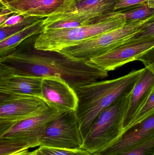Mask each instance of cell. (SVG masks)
I'll use <instances>...</instances> for the list:
<instances>
[{
    "mask_svg": "<svg viewBox=\"0 0 154 155\" xmlns=\"http://www.w3.org/2000/svg\"><path fill=\"white\" fill-rule=\"evenodd\" d=\"M83 26L79 22L73 21H63L49 24L44 26V30L70 29Z\"/></svg>",
    "mask_w": 154,
    "mask_h": 155,
    "instance_id": "cell-24",
    "label": "cell"
},
{
    "mask_svg": "<svg viewBox=\"0 0 154 155\" xmlns=\"http://www.w3.org/2000/svg\"><path fill=\"white\" fill-rule=\"evenodd\" d=\"M144 69L122 77L97 81L75 89L78 102L75 111L83 141L101 113L117 98L132 92Z\"/></svg>",
    "mask_w": 154,
    "mask_h": 155,
    "instance_id": "cell-2",
    "label": "cell"
},
{
    "mask_svg": "<svg viewBox=\"0 0 154 155\" xmlns=\"http://www.w3.org/2000/svg\"><path fill=\"white\" fill-rule=\"evenodd\" d=\"M154 87V73L145 67L131 92L123 124V133L130 126L136 116L145 104Z\"/></svg>",
    "mask_w": 154,
    "mask_h": 155,
    "instance_id": "cell-14",
    "label": "cell"
},
{
    "mask_svg": "<svg viewBox=\"0 0 154 155\" xmlns=\"http://www.w3.org/2000/svg\"><path fill=\"white\" fill-rule=\"evenodd\" d=\"M148 3L151 6L154 7V0H149Z\"/></svg>",
    "mask_w": 154,
    "mask_h": 155,
    "instance_id": "cell-30",
    "label": "cell"
},
{
    "mask_svg": "<svg viewBox=\"0 0 154 155\" xmlns=\"http://www.w3.org/2000/svg\"><path fill=\"white\" fill-rule=\"evenodd\" d=\"M125 19L126 23L144 21L154 16V7L148 2L121 12Z\"/></svg>",
    "mask_w": 154,
    "mask_h": 155,
    "instance_id": "cell-17",
    "label": "cell"
},
{
    "mask_svg": "<svg viewBox=\"0 0 154 155\" xmlns=\"http://www.w3.org/2000/svg\"><path fill=\"white\" fill-rule=\"evenodd\" d=\"M131 93L117 98L101 113L83 141L82 149L96 155L121 137Z\"/></svg>",
    "mask_w": 154,
    "mask_h": 155,
    "instance_id": "cell-4",
    "label": "cell"
},
{
    "mask_svg": "<svg viewBox=\"0 0 154 155\" xmlns=\"http://www.w3.org/2000/svg\"><path fill=\"white\" fill-rule=\"evenodd\" d=\"M39 149L48 155H93L85 149H68L39 146Z\"/></svg>",
    "mask_w": 154,
    "mask_h": 155,
    "instance_id": "cell-21",
    "label": "cell"
},
{
    "mask_svg": "<svg viewBox=\"0 0 154 155\" xmlns=\"http://www.w3.org/2000/svg\"><path fill=\"white\" fill-rule=\"evenodd\" d=\"M30 148L29 144L20 140L0 137V155H11Z\"/></svg>",
    "mask_w": 154,
    "mask_h": 155,
    "instance_id": "cell-18",
    "label": "cell"
},
{
    "mask_svg": "<svg viewBox=\"0 0 154 155\" xmlns=\"http://www.w3.org/2000/svg\"><path fill=\"white\" fill-rule=\"evenodd\" d=\"M117 1L67 0L54 13L43 19V26L63 21H76L83 26L100 22L115 13Z\"/></svg>",
    "mask_w": 154,
    "mask_h": 155,
    "instance_id": "cell-6",
    "label": "cell"
},
{
    "mask_svg": "<svg viewBox=\"0 0 154 155\" xmlns=\"http://www.w3.org/2000/svg\"><path fill=\"white\" fill-rule=\"evenodd\" d=\"M42 78L0 68V94L29 95L44 100L41 90Z\"/></svg>",
    "mask_w": 154,
    "mask_h": 155,
    "instance_id": "cell-13",
    "label": "cell"
},
{
    "mask_svg": "<svg viewBox=\"0 0 154 155\" xmlns=\"http://www.w3.org/2000/svg\"><path fill=\"white\" fill-rule=\"evenodd\" d=\"M67 0H0L1 6L14 14L25 17L47 18L61 7Z\"/></svg>",
    "mask_w": 154,
    "mask_h": 155,
    "instance_id": "cell-15",
    "label": "cell"
},
{
    "mask_svg": "<svg viewBox=\"0 0 154 155\" xmlns=\"http://www.w3.org/2000/svg\"><path fill=\"white\" fill-rule=\"evenodd\" d=\"M30 152L28 150H24L19 153H16L11 155H29Z\"/></svg>",
    "mask_w": 154,
    "mask_h": 155,
    "instance_id": "cell-29",
    "label": "cell"
},
{
    "mask_svg": "<svg viewBox=\"0 0 154 155\" xmlns=\"http://www.w3.org/2000/svg\"><path fill=\"white\" fill-rule=\"evenodd\" d=\"M83 140L75 111L61 112L46 127L40 146L60 149L82 148Z\"/></svg>",
    "mask_w": 154,
    "mask_h": 155,
    "instance_id": "cell-7",
    "label": "cell"
},
{
    "mask_svg": "<svg viewBox=\"0 0 154 155\" xmlns=\"http://www.w3.org/2000/svg\"><path fill=\"white\" fill-rule=\"evenodd\" d=\"M151 18L126 23L123 27L64 48L60 51L74 58L90 61L109 52L125 42L137 32L143 24Z\"/></svg>",
    "mask_w": 154,
    "mask_h": 155,
    "instance_id": "cell-5",
    "label": "cell"
},
{
    "mask_svg": "<svg viewBox=\"0 0 154 155\" xmlns=\"http://www.w3.org/2000/svg\"><path fill=\"white\" fill-rule=\"evenodd\" d=\"M154 46V37L127 40L109 52L90 60L94 64L108 72L137 61L138 57Z\"/></svg>",
    "mask_w": 154,
    "mask_h": 155,
    "instance_id": "cell-9",
    "label": "cell"
},
{
    "mask_svg": "<svg viewBox=\"0 0 154 155\" xmlns=\"http://www.w3.org/2000/svg\"><path fill=\"white\" fill-rule=\"evenodd\" d=\"M48 105L37 97L0 94V136L17 123L39 114Z\"/></svg>",
    "mask_w": 154,
    "mask_h": 155,
    "instance_id": "cell-8",
    "label": "cell"
},
{
    "mask_svg": "<svg viewBox=\"0 0 154 155\" xmlns=\"http://www.w3.org/2000/svg\"><path fill=\"white\" fill-rule=\"evenodd\" d=\"M44 19L38 16L25 17L20 22L9 27H0V42L8 37L23 31L25 28L35 23L36 22Z\"/></svg>",
    "mask_w": 154,
    "mask_h": 155,
    "instance_id": "cell-19",
    "label": "cell"
},
{
    "mask_svg": "<svg viewBox=\"0 0 154 155\" xmlns=\"http://www.w3.org/2000/svg\"><path fill=\"white\" fill-rule=\"evenodd\" d=\"M62 112L48 105L35 115L17 123L0 137L20 140L31 148L40 146V140L48 124Z\"/></svg>",
    "mask_w": 154,
    "mask_h": 155,
    "instance_id": "cell-10",
    "label": "cell"
},
{
    "mask_svg": "<svg viewBox=\"0 0 154 155\" xmlns=\"http://www.w3.org/2000/svg\"><path fill=\"white\" fill-rule=\"evenodd\" d=\"M25 16L20 14H14L9 17L5 21L0 25V27H9L15 25L20 22L24 19Z\"/></svg>",
    "mask_w": 154,
    "mask_h": 155,
    "instance_id": "cell-27",
    "label": "cell"
},
{
    "mask_svg": "<svg viewBox=\"0 0 154 155\" xmlns=\"http://www.w3.org/2000/svg\"><path fill=\"white\" fill-rule=\"evenodd\" d=\"M154 138V110L135 125L125 131L114 143L96 155H110L139 145Z\"/></svg>",
    "mask_w": 154,
    "mask_h": 155,
    "instance_id": "cell-12",
    "label": "cell"
},
{
    "mask_svg": "<svg viewBox=\"0 0 154 155\" xmlns=\"http://www.w3.org/2000/svg\"><path fill=\"white\" fill-rule=\"evenodd\" d=\"M154 110V87L152 91V93H151V94L149 96V98H148L147 101L146 103L145 104L141 110L139 111L137 114L136 116L134 118L133 121H132L130 126L128 127L127 129L137 124H138L139 122H141L142 120H143L144 118H145L148 115L150 114Z\"/></svg>",
    "mask_w": 154,
    "mask_h": 155,
    "instance_id": "cell-22",
    "label": "cell"
},
{
    "mask_svg": "<svg viewBox=\"0 0 154 155\" xmlns=\"http://www.w3.org/2000/svg\"><path fill=\"white\" fill-rule=\"evenodd\" d=\"M125 24L124 15L115 12L97 23L70 29L44 30L36 37L34 47L38 50L60 51Z\"/></svg>",
    "mask_w": 154,
    "mask_h": 155,
    "instance_id": "cell-3",
    "label": "cell"
},
{
    "mask_svg": "<svg viewBox=\"0 0 154 155\" xmlns=\"http://www.w3.org/2000/svg\"><path fill=\"white\" fill-rule=\"evenodd\" d=\"M41 90L46 103L58 111H76L78 102L76 91L61 78L42 77Z\"/></svg>",
    "mask_w": 154,
    "mask_h": 155,
    "instance_id": "cell-11",
    "label": "cell"
},
{
    "mask_svg": "<svg viewBox=\"0 0 154 155\" xmlns=\"http://www.w3.org/2000/svg\"><path fill=\"white\" fill-rule=\"evenodd\" d=\"M154 37V16L143 24L136 33L128 40H136Z\"/></svg>",
    "mask_w": 154,
    "mask_h": 155,
    "instance_id": "cell-23",
    "label": "cell"
},
{
    "mask_svg": "<svg viewBox=\"0 0 154 155\" xmlns=\"http://www.w3.org/2000/svg\"><path fill=\"white\" fill-rule=\"evenodd\" d=\"M149 0H118L115 8V12L119 13L148 2Z\"/></svg>",
    "mask_w": 154,
    "mask_h": 155,
    "instance_id": "cell-25",
    "label": "cell"
},
{
    "mask_svg": "<svg viewBox=\"0 0 154 155\" xmlns=\"http://www.w3.org/2000/svg\"><path fill=\"white\" fill-rule=\"evenodd\" d=\"M29 155H48L42 152L38 148V149L30 152Z\"/></svg>",
    "mask_w": 154,
    "mask_h": 155,
    "instance_id": "cell-28",
    "label": "cell"
},
{
    "mask_svg": "<svg viewBox=\"0 0 154 155\" xmlns=\"http://www.w3.org/2000/svg\"><path fill=\"white\" fill-rule=\"evenodd\" d=\"M37 35L25 40L11 53L0 58V68L39 77H60L75 90L108 76V72L89 60L74 58L61 51L36 49Z\"/></svg>",
    "mask_w": 154,
    "mask_h": 155,
    "instance_id": "cell-1",
    "label": "cell"
},
{
    "mask_svg": "<svg viewBox=\"0 0 154 155\" xmlns=\"http://www.w3.org/2000/svg\"><path fill=\"white\" fill-rule=\"evenodd\" d=\"M44 19L36 22L23 31L0 42V58L11 53L19 45L27 39L42 33L44 31Z\"/></svg>",
    "mask_w": 154,
    "mask_h": 155,
    "instance_id": "cell-16",
    "label": "cell"
},
{
    "mask_svg": "<svg viewBox=\"0 0 154 155\" xmlns=\"http://www.w3.org/2000/svg\"><path fill=\"white\" fill-rule=\"evenodd\" d=\"M110 155H154V138L128 150Z\"/></svg>",
    "mask_w": 154,
    "mask_h": 155,
    "instance_id": "cell-20",
    "label": "cell"
},
{
    "mask_svg": "<svg viewBox=\"0 0 154 155\" xmlns=\"http://www.w3.org/2000/svg\"><path fill=\"white\" fill-rule=\"evenodd\" d=\"M137 61L142 62L146 68H148L154 74V46L138 57Z\"/></svg>",
    "mask_w": 154,
    "mask_h": 155,
    "instance_id": "cell-26",
    "label": "cell"
}]
</instances>
